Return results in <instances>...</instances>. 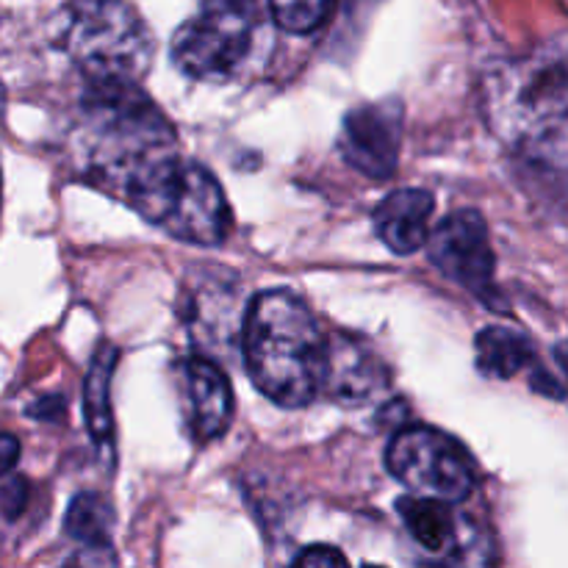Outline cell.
<instances>
[{
	"instance_id": "3",
	"label": "cell",
	"mask_w": 568,
	"mask_h": 568,
	"mask_svg": "<svg viewBox=\"0 0 568 568\" xmlns=\"http://www.w3.org/2000/svg\"><path fill=\"white\" fill-rule=\"evenodd\" d=\"M175 131L136 83H89L78 120V161L94 186L120 194L133 172L175 153Z\"/></svg>"
},
{
	"instance_id": "1",
	"label": "cell",
	"mask_w": 568,
	"mask_h": 568,
	"mask_svg": "<svg viewBox=\"0 0 568 568\" xmlns=\"http://www.w3.org/2000/svg\"><path fill=\"white\" fill-rule=\"evenodd\" d=\"M486 116L530 166L568 172V33L503 61L486 78Z\"/></svg>"
},
{
	"instance_id": "12",
	"label": "cell",
	"mask_w": 568,
	"mask_h": 568,
	"mask_svg": "<svg viewBox=\"0 0 568 568\" xmlns=\"http://www.w3.org/2000/svg\"><path fill=\"white\" fill-rule=\"evenodd\" d=\"M436 200L427 189H399L375 209V233L392 253L410 255L430 242Z\"/></svg>"
},
{
	"instance_id": "23",
	"label": "cell",
	"mask_w": 568,
	"mask_h": 568,
	"mask_svg": "<svg viewBox=\"0 0 568 568\" xmlns=\"http://www.w3.org/2000/svg\"><path fill=\"white\" fill-rule=\"evenodd\" d=\"M564 3H566V6H568V0H564Z\"/></svg>"
},
{
	"instance_id": "9",
	"label": "cell",
	"mask_w": 568,
	"mask_h": 568,
	"mask_svg": "<svg viewBox=\"0 0 568 568\" xmlns=\"http://www.w3.org/2000/svg\"><path fill=\"white\" fill-rule=\"evenodd\" d=\"M399 144H403V103L381 100L364 103L344 116L342 148L344 161L366 178H392L399 164Z\"/></svg>"
},
{
	"instance_id": "17",
	"label": "cell",
	"mask_w": 568,
	"mask_h": 568,
	"mask_svg": "<svg viewBox=\"0 0 568 568\" xmlns=\"http://www.w3.org/2000/svg\"><path fill=\"white\" fill-rule=\"evenodd\" d=\"M333 0H270V14L283 31L311 33L325 22Z\"/></svg>"
},
{
	"instance_id": "15",
	"label": "cell",
	"mask_w": 568,
	"mask_h": 568,
	"mask_svg": "<svg viewBox=\"0 0 568 568\" xmlns=\"http://www.w3.org/2000/svg\"><path fill=\"white\" fill-rule=\"evenodd\" d=\"M536 349L530 338L508 327H486L477 336V369L494 381H510L521 369L532 366Z\"/></svg>"
},
{
	"instance_id": "5",
	"label": "cell",
	"mask_w": 568,
	"mask_h": 568,
	"mask_svg": "<svg viewBox=\"0 0 568 568\" xmlns=\"http://www.w3.org/2000/svg\"><path fill=\"white\" fill-rule=\"evenodd\" d=\"M53 39L89 83H139L153 61V37L125 0H70Z\"/></svg>"
},
{
	"instance_id": "8",
	"label": "cell",
	"mask_w": 568,
	"mask_h": 568,
	"mask_svg": "<svg viewBox=\"0 0 568 568\" xmlns=\"http://www.w3.org/2000/svg\"><path fill=\"white\" fill-rule=\"evenodd\" d=\"M427 255L442 275L469 288L480 300L494 292V250L486 220L477 211L464 209L449 214L427 242Z\"/></svg>"
},
{
	"instance_id": "7",
	"label": "cell",
	"mask_w": 568,
	"mask_h": 568,
	"mask_svg": "<svg viewBox=\"0 0 568 568\" xmlns=\"http://www.w3.org/2000/svg\"><path fill=\"white\" fill-rule=\"evenodd\" d=\"M386 466L414 497L455 505L475 491L471 455L436 427H405L386 449Z\"/></svg>"
},
{
	"instance_id": "18",
	"label": "cell",
	"mask_w": 568,
	"mask_h": 568,
	"mask_svg": "<svg viewBox=\"0 0 568 568\" xmlns=\"http://www.w3.org/2000/svg\"><path fill=\"white\" fill-rule=\"evenodd\" d=\"M292 568H349V564L338 549L320 544V547L305 549V552L294 560Z\"/></svg>"
},
{
	"instance_id": "22",
	"label": "cell",
	"mask_w": 568,
	"mask_h": 568,
	"mask_svg": "<svg viewBox=\"0 0 568 568\" xmlns=\"http://www.w3.org/2000/svg\"><path fill=\"white\" fill-rule=\"evenodd\" d=\"M364 568H386V566H375V564H366Z\"/></svg>"
},
{
	"instance_id": "19",
	"label": "cell",
	"mask_w": 568,
	"mask_h": 568,
	"mask_svg": "<svg viewBox=\"0 0 568 568\" xmlns=\"http://www.w3.org/2000/svg\"><path fill=\"white\" fill-rule=\"evenodd\" d=\"M26 503H28V483L22 480L20 475H6L3 480V514L6 519H17V516L26 510Z\"/></svg>"
},
{
	"instance_id": "4",
	"label": "cell",
	"mask_w": 568,
	"mask_h": 568,
	"mask_svg": "<svg viewBox=\"0 0 568 568\" xmlns=\"http://www.w3.org/2000/svg\"><path fill=\"white\" fill-rule=\"evenodd\" d=\"M120 197L178 242L216 247L233 227L231 205L216 178L178 153L148 161L128 178Z\"/></svg>"
},
{
	"instance_id": "11",
	"label": "cell",
	"mask_w": 568,
	"mask_h": 568,
	"mask_svg": "<svg viewBox=\"0 0 568 568\" xmlns=\"http://www.w3.org/2000/svg\"><path fill=\"white\" fill-rule=\"evenodd\" d=\"M392 383L388 366L381 355L366 347L358 336L336 333L331 336V361H327L325 392L336 403L364 405L381 397Z\"/></svg>"
},
{
	"instance_id": "6",
	"label": "cell",
	"mask_w": 568,
	"mask_h": 568,
	"mask_svg": "<svg viewBox=\"0 0 568 568\" xmlns=\"http://www.w3.org/2000/svg\"><path fill=\"white\" fill-rule=\"evenodd\" d=\"M266 20L258 0H203L172 37V59L194 81H236L266 53Z\"/></svg>"
},
{
	"instance_id": "14",
	"label": "cell",
	"mask_w": 568,
	"mask_h": 568,
	"mask_svg": "<svg viewBox=\"0 0 568 568\" xmlns=\"http://www.w3.org/2000/svg\"><path fill=\"white\" fill-rule=\"evenodd\" d=\"M397 514L405 521L410 536H414V541L425 547L427 552L447 555L460 544L458 519L442 499L414 497L410 494V497L399 499Z\"/></svg>"
},
{
	"instance_id": "10",
	"label": "cell",
	"mask_w": 568,
	"mask_h": 568,
	"mask_svg": "<svg viewBox=\"0 0 568 568\" xmlns=\"http://www.w3.org/2000/svg\"><path fill=\"white\" fill-rule=\"evenodd\" d=\"M181 383L194 442L209 444L225 436L233 419V388L225 372L205 355H192L181 364Z\"/></svg>"
},
{
	"instance_id": "20",
	"label": "cell",
	"mask_w": 568,
	"mask_h": 568,
	"mask_svg": "<svg viewBox=\"0 0 568 568\" xmlns=\"http://www.w3.org/2000/svg\"><path fill=\"white\" fill-rule=\"evenodd\" d=\"M3 458H0V464H3V469H6V475H9L11 471V466H14V460H17V442H14V436H3Z\"/></svg>"
},
{
	"instance_id": "13",
	"label": "cell",
	"mask_w": 568,
	"mask_h": 568,
	"mask_svg": "<svg viewBox=\"0 0 568 568\" xmlns=\"http://www.w3.org/2000/svg\"><path fill=\"white\" fill-rule=\"evenodd\" d=\"M116 366V349L100 347L89 364L87 383H83V414H87V430L94 447L114 460V416H111V375Z\"/></svg>"
},
{
	"instance_id": "21",
	"label": "cell",
	"mask_w": 568,
	"mask_h": 568,
	"mask_svg": "<svg viewBox=\"0 0 568 568\" xmlns=\"http://www.w3.org/2000/svg\"><path fill=\"white\" fill-rule=\"evenodd\" d=\"M555 358H558V364L564 366V372L568 375V342H566V344H560L558 353H555Z\"/></svg>"
},
{
	"instance_id": "2",
	"label": "cell",
	"mask_w": 568,
	"mask_h": 568,
	"mask_svg": "<svg viewBox=\"0 0 568 568\" xmlns=\"http://www.w3.org/2000/svg\"><path fill=\"white\" fill-rule=\"evenodd\" d=\"M244 364L250 381L281 408H305L325 392L331 338L297 294L270 288L244 311Z\"/></svg>"
},
{
	"instance_id": "16",
	"label": "cell",
	"mask_w": 568,
	"mask_h": 568,
	"mask_svg": "<svg viewBox=\"0 0 568 568\" xmlns=\"http://www.w3.org/2000/svg\"><path fill=\"white\" fill-rule=\"evenodd\" d=\"M114 510L100 494L83 491L70 503L64 516V530L72 541L87 547L89 552H105L109 549Z\"/></svg>"
}]
</instances>
